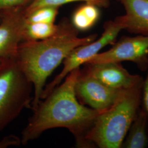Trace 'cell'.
Returning a JSON list of instances; mask_svg holds the SVG:
<instances>
[{"mask_svg":"<svg viewBox=\"0 0 148 148\" xmlns=\"http://www.w3.org/2000/svg\"><path fill=\"white\" fill-rule=\"evenodd\" d=\"M56 7H44L31 12L25 18L27 23H54L57 15Z\"/></svg>","mask_w":148,"mask_h":148,"instance_id":"obj_14","label":"cell"},{"mask_svg":"<svg viewBox=\"0 0 148 148\" xmlns=\"http://www.w3.org/2000/svg\"><path fill=\"white\" fill-rule=\"evenodd\" d=\"M81 70L112 88L128 90L143 84V78L130 74L120 63L85 64Z\"/></svg>","mask_w":148,"mask_h":148,"instance_id":"obj_8","label":"cell"},{"mask_svg":"<svg viewBox=\"0 0 148 148\" xmlns=\"http://www.w3.org/2000/svg\"><path fill=\"white\" fill-rule=\"evenodd\" d=\"M123 61L132 62L143 71L147 69L148 35L121 37L108 51L97 54L85 64L120 63Z\"/></svg>","mask_w":148,"mask_h":148,"instance_id":"obj_6","label":"cell"},{"mask_svg":"<svg viewBox=\"0 0 148 148\" xmlns=\"http://www.w3.org/2000/svg\"><path fill=\"white\" fill-rule=\"evenodd\" d=\"M123 90L107 86L81 70L75 86V94L79 102L101 112L110 108Z\"/></svg>","mask_w":148,"mask_h":148,"instance_id":"obj_7","label":"cell"},{"mask_svg":"<svg viewBox=\"0 0 148 148\" xmlns=\"http://www.w3.org/2000/svg\"><path fill=\"white\" fill-rule=\"evenodd\" d=\"M147 122L148 120L147 113L143 108L140 110L139 109L128 130V135L122 143L121 148H145L148 144Z\"/></svg>","mask_w":148,"mask_h":148,"instance_id":"obj_11","label":"cell"},{"mask_svg":"<svg viewBox=\"0 0 148 148\" xmlns=\"http://www.w3.org/2000/svg\"><path fill=\"white\" fill-rule=\"evenodd\" d=\"M71 26L60 27L51 37L21 43L16 54V62L34 86L32 103L34 109L41 101L46 81L54 69L75 48L95 40L96 34L79 37Z\"/></svg>","mask_w":148,"mask_h":148,"instance_id":"obj_2","label":"cell"},{"mask_svg":"<svg viewBox=\"0 0 148 148\" xmlns=\"http://www.w3.org/2000/svg\"><path fill=\"white\" fill-rule=\"evenodd\" d=\"M142 86L123 90L115 103L98 115L85 137L88 148H121L139 109Z\"/></svg>","mask_w":148,"mask_h":148,"instance_id":"obj_3","label":"cell"},{"mask_svg":"<svg viewBox=\"0 0 148 148\" xmlns=\"http://www.w3.org/2000/svg\"><path fill=\"white\" fill-rule=\"evenodd\" d=\"M25 0H0V10H5L16 7L24 2Z\"/></svg>","mask_w":148,"mask_h":148,"instance_id":"obj_18","label":"cell"},{"mask_svg":"<svg viewBox=\"0 0 148 148\" xmlns=\"http://www.w3.org/2000/svg\"><path fill=\"white\" fill-rule=\"evenodd\" d=\"M83 1L86 2L87 3L92 4L98 6L106 7L109 4L110 0H83Z\"/></svg>","mask_w":148,"mask_h":148,"instance_id":"obj_19","label":"cell"},{"mask_svg":"<svg viewBox=\"0 0 148 148\" xmlns=\"http://www.w3.org/2000/svg\"><path fill=\"white\" fill-rule=\"evenodd\" d=\"M21 143V140L16 136L10 135L0 140V148H6L11 146H17Z\"/></svg>","mask_w":148,"mask_h":148,"instance_id":"obj_16","label":"cell"},{"mask_svg":"<svg viewBox=\"0 0 148 148\" xmlns=\"http://www.w3.org/2000/svg\"><path fill=\"white\" fill-rule=\"evenodd\" d=\"M77 1H83V0H34L30 6L29 10L32 12L44 7H57L59 5Z\"/></svg>","mask_w":148,"mask_h":148,"instance_id":"obj_15","label":"cell"},{"mask_svg":"<svg viewBox=\"0 0 148 148\" xmlns=\"http://www.w3.org/2000/svg\"><path fill=\"white\" fill-rule=\"evenodd\" d=\"M33 87L15 57L0 58V131L31 108Z\"/></svg>","mask_w":148,"mask_h":148,"instance_id":"obj_4","label":"cell"},{"mask_svg":"<svg viewBox=\"0 0 148 148\" xmlns=\"http://www.w3.org/2000/svg\"><path fill=\"white\" fill-rule=\"evenodd\" d=\"M99 17V11L96 5L87 3L82 5L74 13L73 25L76 29L86 30L92 27Z\"/></svg>","mask_w":148,"mask_h":148,"instance_id":"obj_13","label":"cell"},{"mask_svg":"<svg viewBox=\"0 0 148 148\" xmlns=\"http://www.w3.org/2000/svg\"><path fill=\"white\" fill-rule=\"evenodd\" d=\"M122 30H123L122 27L114 21H107L104 26V32L98 40L79 46L73 49L64 60V67L61 72L52 82L45 86L41 100L44 99L58 85L60 84L63 79L73 70L86 63L107 45L114 43Z\"/></svg>","mask_w":148,"mask_h":148,"instance_id":"obj_5","label":"cell"},{"mask_svg":"<svg viewBox=\"0 0 148 148\" xmlns=\"http://www.w3.org/2000/svg\"><path fill=\"white\" fill-rule=\"evenodd\" d=\"M79 72V68L73 70L32 109L34 114L22 132L23 144L37 139L49 129L65 128L74 135L78 147L88 148L86 135L101 112L78 101L75 86Z\"/></svg>","mask_w":148,"mask_h":148,"instance_id":"obj_1","label":"cell"},{"mask_svg":"<svg viewBox=\"0 0 148 148\" xmlns=\"http://www.w3.org/2000/svg\"><path fill=\"white\" fill-rule=\"evenodd\" d=\"M60 27L54 23H27L23 32V40L25 41H37L47 38L56 34Z\"/></svg>","mask_w":148,"mask_h":148,"instance_id":"obj_12","label":"cell"},{"mask_svg":"<svg viewBox=\"0 0 148 148\" xmlns=\"http://www.w3.org/2000/svg\"><path fill=\"white\" fill-rule=\"evenodd\" d=\"M25 19L17 14H7L0 24V58L16 57L23 40Z\"/></svg>","mask_w":148,"mask_h":148,"instance_id":"obj_10","label":"cell"},{"mask_svg":"<svg viewBox=\"0 0 148 148\" xmlns=\"http://www.w3.org/2000/svg\"><path fill=\"white\" fill-rule=\"evenodd\" d=\"M123 6L125 14L114 21L123 30L139 35H148V0H117Z\"/></svg>","mask_w":148,"mask_h":148,"instance_id":"obj_9","label":"cell"},{"mask_svg":"<svg viewBox=\"0 0 148 148\" xmlns=\"http://www.w3.org/2000/svg\"><path fill=\"white\" fill-rule=\"evenodd\" d=\"M147 70H148L147 76L145 79L143 81L142 93H143V104H144L143 109L147 113L148 120V68Z\"/></svg>","mask_w":148,"mask_h":148,"instance_id":"obj_17","label":"cell"}]
</instances>
